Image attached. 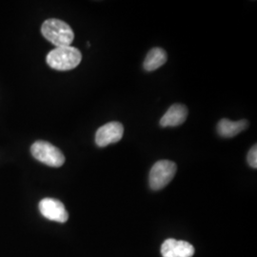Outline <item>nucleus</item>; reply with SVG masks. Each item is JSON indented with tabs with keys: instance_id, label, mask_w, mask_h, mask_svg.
Here are the masks:
<instances>
[{
	"instance_id": "nucleus-6",
	"label": "nucleus",
	"mask_w": 257,
	"mask_h": 257,
	"mask_svg": "<svg viewBox=\"0 0 257 257\" xmlns=\"http://www.w3.org/2000/svg\"><path fill=\"white\" fill-rule=\"evenodd\" d=\"M39 211L49 220L65 223L69 218L63 203L55 198H44L39 202Z\"/></svg>"
},
{
	"instance_id": "nucleus-4",
	"label": "nucleus",
	"mask_w": 257,
	"mask_h": 257,
	"mask_svg": "<svg viewBox=\"0 0 257 257\" xmlns=\"http://www.w3.org/2000/svg\"><path fill=\"white\" fill-rule=\"evenodd\" d=\"M33 156L41 163L50 167H61L64 164L65 156L62 152L53 144L39 140L31 147Z\"/></svg>"
},
{
	"instance_id": "nucleus-10",
	"label": "nucleus",
	"mask_w": 257,
	"mask_h": 257,
	"mask_svg": "<svg viewBox=\"0 0 257 257\" xmlns=\"http://www.w3.org/2000/svg\"><path fill=\"white\" fill-rule=\"evenodd\" d=\"M168 59L167 53L161 48H154L148 54L144 60V69L147 72L156 71L158 68L165 64Z\"/></svg>"
},
{
	"instance_id": "nucleus-3",
	"label": "nucleus",
	"mask_w": 257,
	"mask_h": 257,
	"mask_svg": "<svg viewBox=\"0 0 257 257\" xmlns=\"http://www.w3.org/2000/svg\"><path fill=\"white\" fill-rule=\"evenodd\" d=\"M177 171L175 162L170 160H160L151 169L149 183L152 190L159 191L164 189L174 179Z\"/></svg>"
},
{
	"instance_id": "nucleus-2",
	"label": "nucleus",
	"mask_w": 257,
	"mask_h": 257,
	"mask_svg": "<svg viewBox=\"0 0 257 257\" xmlns=\"http://www.w3.org/2000/svg\"><path fill=\"white\" fill-rule=\"evenodd\" d=\"M82 60L80 51L72 46L58 47L46 57L48 65L57 71H69L76 68Z\"/></svg>"
},
{
	"instance_id": "nucleus-8",
	"label": "nucleus",
	"mask_w": 257,
	"mask_h": 257,
	"mask_svg": "<svg viewBox=\"0 0 257 257\" xmlns=\"http://www.w3.org/2000/svg\"><path fill=\"white\" fill-rule=\"evenodd\" d=\"M188 116V109L182 104H174L160 119L161 127H177L183 124Z\"/></svg>"
},
{
	"instance_id": "nucleus-5",
	"label": "nucleus",
	"mask_w": 257,
	"mask_h": 257,
	"mask_svg": "<svg viewBox=\"0 0 257 257\" xmlns=\"http://www.w3.org/2000/svg\"><path fill=\"white\" fill-rule=\"evenodd\" d=\"M124 135L123 125L113 121L103 125L97 130L95 135V143L98 147L104 148L110 144L117 143Z\"/></svg>"
},
{
	"instance_id": "nucleus-11",
	"label": "nucleus",
	"mask_w": 257,
	"mask_h": 257,
	"mask_svg": "<svg viewBox=\"0 0 257 257\" xmlns=\"http://www.w3.org/2000/svg\"><path fill=\"white\" fill-rule=\"evenodd\" d=\"M247 160H248V165L250 166L251 168H257V147L256 145H254L253 147L251 148L248 152V157H247Z\"/></svg>"
},
{
	"instance_id": "nucleus-9",
	"label": "nucleus",
	"mask_w": 257,
	"mask_h": 257,
	"mask_svg": "<svg viewBox=\"0 0 257 257\" xmlns=\"http://www.w3.org/2000/svg\"><path fill=\"white\" fill-rule=\"evenodd\" d=\"M248 126L247 120L230 121L227 118H223L217 124V132L222 138H233L248 128Z\"/></svg>"
},
{
	"instance_id": "nucleus-7",
	"label": "nucleus",
	"mask_w": 257,
	"mask_h": 257,
	"mask_svg": "<svg viewBox=\"0 0 257 257\" xmlns=\"http://www.w3.org/2000/svg\"><path fill=\"white\" fill-rule=\"evenodd\" d=\"M161 254L163 257H192L194 248L187 241L167 239L161 246Z\"/></svg>"
},
{
	"instance_id": "nucleus-1",
	"label": "nucleus",
	"mask_w": 257,
	"mask_h": 257,
	"mask_svg": "<svg viewBox=\"0 0 257 257\" xmlns=\"http://www.w3.org/2000/svg\"><path fill=\"white\" fill-rule=\"evenodd\" d=\"M41 33L56 48L71 46L74 41V34L72 28L60 19H47L42 24Z\"/></svg>"
}]
</instances>
